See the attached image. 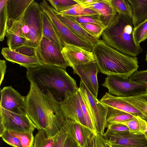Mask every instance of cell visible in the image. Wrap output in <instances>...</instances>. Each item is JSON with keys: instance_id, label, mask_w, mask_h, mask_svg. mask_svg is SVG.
I'll return each mask as SVG.
<instances>
[{"instance_id": "cell-20", "label": "cell", "mask_w": 147, "mask_h": 147, "mask_svg": "<svg viewBox=\"0 0 147 147\" xmlns=\"http://www.w3.org/2000/svg\"><path fill=\"white\" fill-rule=\"evenodd\" d=\"M86 8L93 10L99 14L101 21L106 28L117 14L111 0H99V1L89 5Z\"/></svg>"}, {"instance_id": "cell-4", "label": "cell", "mask_w": 147, "mask_h": 147, "mask_svg": "<svg viewBox=\"0 0 147 147\" xmlns=\"http://www.w3.org/2000/svg\"><path fill=\"white\" fill-rule=\"evenodd\" d=\"M42 11L34 0L19 20L10 22L7 31L26 39L27 46L36 49L43 37Z\"/></svg>"}, {"instance_id": "cell-14", "label": "cell", "mask_w": 147, "mask_h": 147, "mask_svg": "<svg viewBox=\"0 0 147 147\" xmlns=\"http://www.w3.org/2000/svg\"><path fill=\"white\" fill-rule=\"evenodd\" d=\"M61 52L69 66L73 69L95 62L92 51L78 46L66 44L63 47Z\"/></svg>"}, {"instance_id": "cell-46", "label": "cell", "mask_w": 147, "mask_h": 147, "mask_svg": "<svg viewBox=\"0 0 147 147\" xmlns=\"http://www.w3.org/2000/svg\"><path fill=\"white\" fill-rule=\"evenodd\" d=\"M95 139L96 147H104V139L102 135L97 133L95 134Z\"/></svg>"}, {"instance_id": "cell-27", "label": "cell", "mask_w": 147, "mask_h": 147, "mask_svg": "<svg viewBox=\"0 0 147 147\" xmlns=\"http://www.w3.org/2000/svg\"><path fill=\"white\" fill-rule=\"evenodd\" d=\"M55 135H50L45 130H38L34 138L32 147H53Z\"/></svg>"}, {"instance_id": "cell-23", "label": "cell", "mask_w": 147, "mask_h": 147, "mask_svg": "<svg viewBox=\"0 0 147 147\" xmlns=\"http://www.w3.org/2000/svg\"><path fill=\"white\" fill-rule=\"evenodd\" d=\"M42 10L43 37L48 39L62 50L63 46L48 16Z\"/></svg>"}, {"instance_id": "cell-44", "label": "cell", "mask_w": 147, "mask_h": 147, "mask_svg": "<svg viewBox=\"0 0 147 147\" xmlns=\"http://www.w3.org/2000/svg\"><path fill=\"white\" fill-rule=\"evenodd\" d=\"M6 68L7 66L5 60L1 59L0 60V85L3 80Z\"/></svg>"}, {"instance_id": "cell-49", "label": "cell", "mask_w": 147, "mask_h": 147, "mask_svg": "<svg viewBox=\"0 0 147 147\" xmlns=\"http://www.w3.org/2000/svg\"><path fill=\"white\" fill-rule=\"evenodd\" d=\"M144 134H145L146 137L147 136V129L144 133Z\"/></svg>"}, {"instance_id": "cell-19", "label": "cell", "mask_w": 147, "mask_h": 147, "mask_svg": "<svg viewBox=\"0 0 147 147\" xmlns=\"http://www.w3.org/2000/svg\"><path fill=\"white\" fill-rule=\"evenodd\" d=\"M52 10L57 17L74 34L93 45L99 40L94 37L77 23L75 17L61 13L52 7Z\"/></svg>"}, {"instance_id": "cell-38", "label": "cell", "mask_w": 147, "mask_h": 147, "mask_svg": "<svg viewBox=\"0 0 147 147\" xmlns=\"http://www.w3.org/2000/svg\"><path fill=\"white\" fill-rule=\"evenodd\" d=\"M68 135L65 120L63 126L55 136L53 147H63L65 141Z\"/></svg>"}, {"instance_id": "cell-3", "label": "cell", "mask_w": 147, "mask_h": 147, "mask_svg": "<svg viewBox=\"0 0 147 147\" xmlns=\"http://www.w3.org/2000/svg\"><path fill=\"white\" fill-rule=\"evenodd\" d=\"M131 19L117 13L114 20L103 31L102 40L120 52L136 57L143 50L136 42Z\"/></svg>"}, {"instance_id": "cell-16", "label": "cell", "mask_w": 147, "mask_h": 147, "mask_svg": "<svg viewBox=\"0 0 147 147\" xmlns=\"http://www.w3.org/2000/svg\"><path fill=\"white\" fill-rule=\"evenodd\" d=\"M1 53L7 61L17 63L28 70L37 68L43 65L36 57L26 56L11 50L8 47H3Z\"/></svg>"}, {"instance_id": "cell-29", "label": "cell", "mask_w": 147, "mask_h": 147, "mask_svg": "<svg viewBox=\"0 0 147 147\" xmlns=\"http://www.w3.org/2000/svg\"><path fill=\"white\" fill-rule=\"evenodd\" d=\"M78 93L82 109L87 123V127L94 134H97L92 115L85 98L82 92L79 89Z\"/></svg>"}, {"instance_id": "cell-25", "label": "cell", "mask_w": 147, "mask_h": 147, "mask_svg": "<svg viewBox=\"0 0 147 147\" xmlns=\"http://www.w3.org/2000/svg\"><path fill=\"white\" fill-rule=\"evenodd\" d=\"M147 117V93L127 97H119Z\"/></svg>"}, {"instance_id": "cell-26", "label": "cell", "mask_w": 147, "mask_h": 147, "mask_svg": "<svg viewBox=\"0 0 147 147\" xmlns=\"http://www.w3.org/2000/svg\"><path fill=\"white\" fill-rule=\"evenodd\" d=\"M120 123L127 126L129 132L134 134H144L147 129V121L138 116Z\"/></svg>"}, {"instance_id": "cell-22", "label": "cell", "mask_w": 147, "mask_h": 147, "mask_svg": "<svg viewBox=\"0 0 147 147\" xmlns=\"http://www.w3.org/2000/svg\"><path fill=\"white\" fill-rule=\"evenodd\" d=\"M34 0H8V22L19 20Z\"/></svg>"}, {"instance_id": "cell-17", "label": "cell", "mask_w": 147, "mask_h": 147, "mask_svg": "<svg viewBox=\"0 0 147 147\" xmlns=\"http://www.w3.org/2000/svg\"><path fill=\"white\" fill-rule=\"evenodd\" d=\"M100 101L108 107L121 110L134 116H139L147 121V117L145 116L119 97L106 92Z\"/></svg>"}, {"instance_id": "cell-37", "label": "cell", "mask_w": 147, "mask_h": 147, "mask_svg": "<svg viewBox=\"0 0 147 147\" xmlns=\"http://www.w3.org/2000/svg\"><path fill=\"white\" fill-rule=\"evenodd\" d=\"M76 21L81 24H92L98 25L105 29L106 27L100 19L99 15L76 17Z\"/></svg>"}, {"instance_id": "cell-35", "label": "cell", "mask_w": 147, "mask_h": 147, "mask_svg": "<svg viewBox=\"0 0 147 147\" xmlns=\"http://www.w3.org/2000/svg\"><path fill=\"white\" fill-rule=\"evenodd\" d=\"M134 35L138 44L147 38V20L134 28Z\"/></svg>"}, {"instance_id": "cell-36", "label": "cell", "mask_w": 147, "mask_h": 147, "mask_svg": "<svg viewBox=\"0 0 147 147\" xmlns=\"http://www.w3.org/2000/svg\"><path fill=\"white\" fill-rule=\"evenodd\" d=\"M77 23L85 31L98 39H99L105 29L101 26L95 24Z\"/></svg>"}, {"instance_id": "cell-34", "label": "cell", "mask_w": 147, "mask_h": 147, "mask_svg": "<svg viewBox=\"0 0 147 147\" xmlns=\"http://www.w3.org/2000/svg\"><path fill=\"white\" fill-rule=\"evenodd\" d=\"M8 131L19 139L22 147H32L34 140L33 132Z\"/></svg>"}, {"instance_id": "cell-40", "label": "cell", "mask_w": 147, "mask_h": 147, "mask_svg": "<svg viewBox=\"0 0 147 147\" xmlns=\"http://www.w3.org/2000/svg\"><path fill=\"white\" fill-rule=\"evenodd\" d=\"M129 78L138 83L147 84V70L140 71H137Z\"/></svg>"}, {"instance_id": "cell-51", "label": "cell", "mask_w": 147, "mask_h": 147, "mask_svg": "<svg viewBox=\"0 0 147 147\" xmlns=\"http://www.w3.org/2000/svg\"><path fill=\"white\" fill-rule=\"evenodd\" d=\"M146 137V139L147 140V136Z\"/></svg>"}, {"instance_id": "cell-43", "label": "cell", "mask_w": 147, "mask_h": 147, "mask_svg": "<svg viewBox=\"0 0 147 147\" xmlns=\"http://www.w3.org/2000/svg\"><path fill=\"white\" fill-rule=\"evenodd\" d=\"M63 147H79V146L76 141L68 135L65 141Z\"/></svg>"}, {"instance_id": "cell-21", "label": "cell", "mask_w": 147, "mask_h": 147, "mask_svg": "<svg viewBox=\"0 0 147 147\" xmlns=\"http://www.w3.org/2000/svg\"><path fill=\"white\" fill-rule=\"evenodd\" d=\"M132 11L134 28L147 20V0H128Z\"/></svg>"}, {"instance_id": "cell-48", "label": "cell", "mask_w": 147, "mask_h": 147, "mask_svg": "<svg viewBox=\"0 0 147 147\" xmlns=\"http://www.w3.org/2000/svg\"><path fill=\"white\" fill-rule=\"evenodd\" d=\"M112 147H133L130 146H124L120 145H119L111 144Z\"/></svg>"}, {"instance_id": "cell-1", "label": "cell", "mask_w": 147, "mask_h": 147, "mask_svg": "<svg viewBox=\"0 0 147 147\" xmlns=\"http://www.w3.org/2000/svg\"><path fill=\"white\" fill-rule=\"evenodd\" d=\"M65 68L42 65L28 70L26 77L46 98L62 102L76 94L79 90L76 80Z\"/></svg>"}, {"instance_id": "cell-6", "label": "cell", "mask_w": 147, "mask_h": 147, "mask_svg": "<svg viewBox=\"0 0 147 147\" xmlns=\"http://www.w3.org/2000/svg\"><path fill=\"white\" fill-rule=\"evenodd\" d=\"M40 5L50 20L63 47L66 44H69L92 51V45L74 34L63 23L53 12L52 7L46 1H42Z\"/></svg>"}, {"instance_id": "cell-33", "label": "cell", "mask_w": 147, "mask_h": 147, "mask_svg": "<svg viewBox=\"0 0 147 147\" xmlns=\"http://www.w3.org/2000/svg\"><path fill=\"white\" fill-rule=\"evenodd\" d=\"M52 7L58 12L69 9L78 3L75 0H48Z\"/></svg>"}, {"instance_id": "cell-50", "label": "cell", "mask_w": 147, "mask_h": 147, "mask_svg": "<svg viewBox=\"0 0 147 147\" xmlns=\"http://www.w3.org/2000/svg\"><path fill=\"white\" fill-rule=\"evenodd\" d=\"M146 60L147 61V54H146Z\"/></svg>"}, {"instance_id": "cell-42", "label": "cell", "mask_w": 147, "mask_h": 147, "mask_svg": "<svg viewBox=\"0 0 147 147\" xmlns=\"http://www.w3.org/2000/svg\"><path fill=\"white\" fill-rule=\"evenodd\" d=\"M107 129L115 132H122L129 131V129L125 125L121 123H116L107 126Z\"/></svg>"}, {"instance_id": "cell-10", "label": "cell", "mask_w": 147, "mask_h": 147, "mask_svg": "<svg viewBox=\"0 0 147 147\" xmlns=\"http://www.w3.org/2000/svg\"><path fill=\"white\" fill-rule=\"evenodd\" d=\"M61 50L50 40L43 37L36 48V57L43 65L66 69L69 66L65 59Z\"/></svg>"}, {"instance_id": "cell-18", "label": "cell", "mask_w": 147, "mask_h": 147, "mask_svg": "<svg viewBox=\"0 0 147 147\" xmlns=\"http://www.w3.org/2000/svg\"><path fill=\"white\" fill-rule=\"evenodd\" d=\"M68 136L73 139L79 147H84L88 139L94 134L88 127L75 121L65 119Z\"/></svg>"}, {"instance_id": "cell-45", "label": "cell", "mask_w": 147, "mask_h": 147, "mask_svg": "<svg viewBox=\"0 0 147 147\" xmlns=\"http://www.w3.org/2000/svg\"><path fill=\"white\" fill-rule=\"evenodd\" d=\"M82 7L86 8L88 6L97 2L99 0H75Z\"/></svg>"}, {"instance_id": "cell-5", "label": "cell", "mask_w": 147, "mask_h": 147, "mask_svg": "<svg viewBox=\"0 0 147 147\" xmlns=\"http://www.w3.org/2000/svg\"><path fill=\"white\" fill-rule=\"evenodd\" d=\"M27 113L38 130L50 131L53 120L49 106L44 95L30 83L29 91L25 97Z\"/></svg>"}, {"instance_id": "cell-41", "label": "cell", "mask_w": 147, "mask_h": 147, "mask_svg": "<svg viewBox=\"0 0 147 147\" xmlns=\"http://www.w3.org/2000/svg\"><path fill=\"white\" fill-rule=\"evenodd\" d=\"M14 51L26 56L36 57V49L26 45L22 46Z\"/></svg>"}, {"instance_id": "cell-32", "label": "cell", "mask_w": 147, "mask_h": 147, "mask_svg": "<svg viewBox=\"0 0 147 147\" xmlns=\"http://www.w3.org/2000/svg\"><path fill=\"white\" fill-rule=\"evenodd\" d=\"M6 36L8 48L11 50L14 51L22 46L27 45L28 41L26 38L7 31Z\"/></svg>"}, {"instance_id": "cell-31", "label": "cell", "mask_w": 147, "mask_h": 147, "mask_svg": "<svg viewBox=\"0 0 147 147\" xmlns=\"http://www.w3.org/2000/svg\"><path fill=\"white\" fill-rule=\"evenodd\" d=\"M118 13L132 19V9L128 0H111Z\"/></svg>"}, {"instance_id": "cell-11", "label": "cell", "mask_w": 147, "mask_h": 147, "mask_svg": "<svg viewBox=\"0 0 147 147\" xmlns=\"http://www.w3.org/2000/svg\"><path fill=\"white\" fill-rule=\"evenodd\" d=\"M79 88L83 93L91 111L96 133L103 135L107 126L108 107L89 91L81 80Z\"/></svg>"}, {"instance_id": "cell-39", "label": "cell", "mask_w": 147, "mask_h": 147, "mask_svg": "<svg viewBox=\"0 0 147 147\" xmlns=\"http://www.w3.org/2000/svg\"><path fill=\"white\" fill-rule=\"evenodd\" d=\"M3 140L7 144L13 147H22L19 139L16 136L5 131L0 135Z\"/></svg>"}, {"instance_id": "cell-9", "label": "cell", "mask_w": 147, "mask_h": 147, "mask_svg": "<svg viewBox=\"0 0 147 147\" xmlns=\"http://www.w3.org/2000/svg\"><path fill=\"white\" fill-rule=\"evenodd\" d=\"M0 135L5 131L33 132L36 127L27 115L18 114L0 107Z\"/></svg>"}, {"instance_id": "cell-7", "label": "cell", "mask_w": 147, "mask_h": 147, "mask_svg": "<svg viewBox=\"0 0 147 147\" xmlns=\"http://www.w3.org/2000/svg\"><path fill=\"white\" fill-rule=\"evenodd\" d=\"M102 85L107 88L108 93L118 97H130L147 93V84L116 75H107Z\"/></svg>"}, {"instance_id": "cell-13", "label": "cell", "mask_w": 147, "mask_h": 147, "mask_svg": "<svg viewBox=\"0 0 147 147\" xmlns=\"http://www.w3.org/2000/svg\"><path fill=\"white\" fill-rule=\"evenodd\" d=\"M104 139L111 144L133 147H147V140L144 134H134L129 131L115 132L107 129Z\"/></svg>"}, {"instance_id": "cell-12", "label": "cell", "mask_w": 147, "mask_h": 147, "mask_svg": "<svg viewBox=\"0 0 147 147\" xmlns=\"http://www.w3.org/2000/svg\"><path fill=\"white\" fill-rule=\"evenodd\" d=\"M0 107L10 111L27 115L25 97L11 86L4 87L1 90Z\"/></svg>"}, {"instance_id": "cell-28", "label": "cell", "mask_w": 147, "mask_h": 147, "mask_svg": "<svg viewBox=\"0 0 147 147\" xmlns=\"http://www.w3.org/2000/svg\"><path fill=\"white\" fill-rule=\"evenodd\" d=\"M8 0H0V41L4 38L7 29L9 20Z\"/></svg>"}, {"instance_id": "cell-47", "label": "cell", "mask_w": 147, "mask_h": 147, "mask_svg": "<svg viewBox=\"0 0 147 147\" xmlns=\"http://www.w3.org/2000/svg\"><path fill=\"white\" fill-rule=\"evenodd\" d=\"M94 134L90 139H88L84 147H96Z\"/></svg>"}, {"instance_id": "cell-24", "label": "cell", "mask_w": 147, "mask_h": 147, "mask_svg": "<svg viewBox=\"0 0 147 147\" xmlns=\"http://www.w3.org/2000/svg\"><path fill=\"white\" fill-rule=\"evenodd\" d=\"M134 117L126 112L108 107L106 119L107 126L114 124L120 123L132 119Z\"/></svg>"}, {"instance_id": "cell-8", "label": "cell", "mask_w": 147, "mask_h": 147, "mask_svg": "<svg viewBox=\"0 0 147 147\" xmlns=\"http://www.w3.org/2000/svg\"><path fill=\"white\" fill-rule=\"evenodd\" d=\"M47 99L50 107L65 119L75 121L88 127L82 109L78 91L74 95L61 102Z\"/></svg>"}, {"instance_id": "cell-2", "label": "cell", "mask_w": 147, "mask_h": 147, "mask_svg": "<svg viewBox=\"0 0 147 147\" xmlns=\"http://www.w3.org/2000/svg\"><path fill=\"white\" fill-rule=\"evenodd\" d=\"M99 71L107 75L128 78L137 71L138 58L123 53L99 39L92 51Z\"/></svg>"}, {"instance_id": "cell-15", "label": "cell", "mask_w": 147, "mask_h": 147, "mask_svg": "<svg viewBox=\"0 0 147 147\" xmlns=\"http://www.w3.org/2000/svg\"><path fill=\"white\" fill-rule=\"evenodd\" d=\"M73 69L74 73L80 76L89 91L97 98L99 88L97 74L99 70L96 62L78 66Z\"/></svg>"}, {"instance_id": "cell-30", "label": "cell", "mask_w": 147, "mask_h": 147, "mask_svg": "<svg viewBox=\"0 0 147 147\" xmlns=\"http://www.w3.org/2000/svg\"><path fill=\"white\" fill-rule=\"evenodd\" d=\"M59 13L76 17L99 15L94 10L89 8L84 7L79 4L69 9Z\"/></svg>"}]
</instances>
